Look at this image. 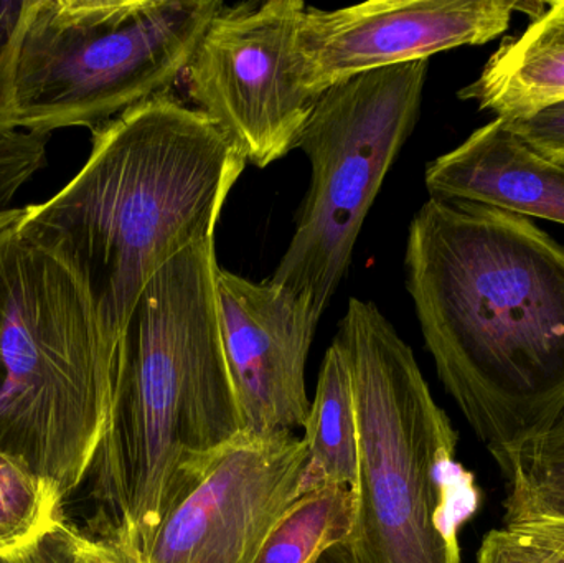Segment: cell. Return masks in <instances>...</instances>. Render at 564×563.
<instances>
[{
    "label": "cell",
    "instance_id": "cell-1",
    "mask_svg": "<svg viewBox=\"0 0 564 563\" xmlns=\"http://www.w3.org/2000/svg\"><path fill=\"white\" fill-rule=\"evenodd\" d=\"M404 273L437 377L507 478L564 416V245L532 218L430 198Z\"/></svg>",
    "mask_w": 564,
    "mask_h": 563
},
{
    "label": "cell",
    "instance_id": "cell-2",
    "mask_svg": "<svg viewBox=\"0 0 564 563\" xmlns=\"http://www.w3.org/2000/svg\"><path fill=\"white\" fill-rule=\"evenodd\" d=\"M215 237L169 261L119 344L108 422L89 466L93 528L141 554L165 516L243 435L221 340Z\"/></svg>",
    "mask_w": 564,
    "mask_h": 563
},
{
    "label": "cell",
    "instance_id": "cell-3",
    "mask_svg": "<svg viewBox=\"0 0 564 563\" xmlns=\"http://www.w3.org/2000/svg\"><path fill=\"white\" fill-rule=\"evenodd\" d=\"M91 132L82 171L45 204L23 208L19 225L72 264L121 340L152 277L215 237L248 161L208 116L171 93Z\"/></svg>",
    "mask_w": 564,
    "mask_h": 563
},
{
    "label": "cell",
    "instance_id": "cell-4",
    "mask_svg": "<svg viewBox=\"0 0 564 563\" xmlns=\"http://www.w3.org/2000/svg\"><path fill=\"white\" fill-rule=\"evenodd\" d=\"M19 220L0 230V452L65 501L101 442L121 340L72 264Z\"/></svg>",
    "mask_w": 564,
    "mask_h": 563
},
{
    "label": "cell",
    "instance_id": "cell-5",
    "mask_svg": "<svg viewBox=\"0 0 564 563\" xmlns=\"http://www.w3.org/2000/svg\"><path fill=\"white\" fill-rule=\"evenodd\" d=\"M334 343L354 387L358 563H463L460 531L480 505L457 436L411 347L368 301L351 297Z\"/></svg>",
    "mask_w": 564,
    "mask_h": 563
},
{
    "label": "cell",
    "instance_id": "cell-6",
    "mask_svg": "<svg viewBox=\"0 0 564 563\" xmlns=\"http://www.w3.org/2000/svg\"><path fill=\"white\" fill-rule=\"evenodd\" d=\"M224 3L30 0L13 72V124L96 129L171 91Z\"/></svg>",
    "mask_w": 564,
    "mask_h": 563
},
{
    "label": "cell",
    "instance_id": "cell-7",
    "mask_svg": "<svg viewBox=\"0 0 564 563\" xmlns=\"http://www.w3.org/2000/svg\"><path fill=\"white\" fill-rule=\"evenodd\" d=\"M427 59L371 69L318 96L295 148L311 185L273 278L317 316L337 293L365 218L420 116Z\"/></svg>",
    "mask_w": 564,
    "mask_h": 563
},
{
    "label": "cell",
    "instance_id": "cell-8",
    "mask_svg": "<svg viewBox=\"0 0 564 563\" xmlns=\"http://www.w3.org/2000/svg\"><path fill=\"white\" fill-rule=\"evenodd\" d=\"M301 0L221 7L185 69L195 108L264 169L285 158L318 96L305 75Z\"/></svg>",
    "mask_w": 564,
    "mask_h": 563
},
{
    "label": "cell",
    "instance_id": "cell-9",
    "mask_svg": "<svg viewBox=\"0 0 564 563\" xmlns=\"http://www.w3.org/2000/svg\"><path fill=\"white\" fill-rule=\"evenodd\" d=\"M307 448L294 433H243L165 516L142 563H253L305 488Z\"/></svg>",
    "mask_w": 564,
    "mask_h": 563
},
{
    "label": "cell",
    "instance_id": "cell-10",
    "mask_svg": "<svg viewBox=\"0 0 564 563\" xmlns=\"http://www.w3.org/2000/svg\"><path fill=\"white\" fill-rule=\"evenodd\" d=\"M545 3L519 0H370L344 9H305L301 42L314 95L371 69L427 59L502 35L513 13Z\"/></svg>",
    "mask_w": 564,
    "mask_h": 563
},
{
    "label": "cell",
    "instance_id": "cell-11",
    "mask_svg": "<svg viewBox=\"0 0 564 563\" xmlns=\"http://www.w3.org/2000/svg\"><path fill=\"white\" fill-rule=\"evenodd\" d=\"M218 317L228 369L248 435L304 429L305 364L321 316L271 280L257 283L218 267Z\"/></svg>",
    "mask_w": 564,
    "mask_h": 563
},
{
    "label": "cell",
    "instance_id": "cell-12",
    "mask_svg": "<svg viewBox=\"0 0 564 563\" xmlns=\"http://www.w3.org/2000/svg\"><path fill=\"white\" fill-rule=\"evenodd\" d=\"M431 198L469 202L564 225V164L536 154L502 119L430 162Z\"/></svg>",
    "mask_w": 564,
    "mask_h": 563
},
{
    "label": "cell",
    "instance_id": "cell-13",
    "mask_svg": "<svg viewBox=\"0 0 564 563\" xmlns=\"http://www.w3.org/2000/svg\"><path fill=\"white\" fill-rule=\"evenodd\" d=\"M459 98L502 121L564 101V32L533 19L525 32L499 46Z\"/></svg>",
    "mask_w": 564,
    "mask_h": 563
},
{
    "label": "cell",
    "instance_id": "cell-14",
    "mask_svg": "<svg viewBox=\"0 0 564 563\" xmlns=\"http://www.w3.org/2000/svg\"><path fill=\"white\" fill-rule=\"evenodd\" d=\"M302 442L308 456L307 492L322 486H341L354 491L358 476L354 387L344 354L335 343L325 353Z\"/></svg>",
    "mask_w": 564,
    "mask_h": 563
},
{
    "label": "cell",
    "instance_id": "cell-15",
    "mask_svg": "<svg viewBox=\"0 0 564 563\" xmlns=\"http://www.w3.org/2000/svg\"><path fill=\"white\" fill-rule=\"evenodd\" d=\"M355 519L357 499L350 488L312 489L285 512L253 563H318L328 549L350 541Z\"/></svg>",
    "mask_w": 564,
    "mask_h": 563
},
{
    "label": "cell",
    "instance_id": "cell-16",
    "mask_svg": "<svg viewBox=\"0 0 564 563\" xmlns=\"http://www.w3.org/2000/svg\"><path fill=\"white\" fill-rule=\"evenodd\" d=\"M62 506L52 485L0 452V555L22 551L62 524Z\"/></svg>",
    "mask_w": 564,
    "mask_h": 563
},
{
    "label": "cell",
    "instance_id": "cell-17",
    "mask_svg": "<svg viewBox=\"0 0 564 563\" xmlns=\"http://www.w3.org/2000/svg\"><path fill=\"white\" fill-rule=\"evenodd\" d=\"M506 489L503 524L564 521V420L520 459L506 478Z\"/></svg>",
    "mask_w": 564,
    "mask_h": 563
},
{
    "label": "cell",
    "instance_id": "cell-18",
    "mask_svg": "<svg viewBox=\"0 0 564 563\" xmlns=\"http://www.w3.org/2000/svg\"><path fill=\"white\" fill-rule=\"evenodd\" d=\"M29 6L30 0H0V138L19 132L13 124V72Z\"/></svg>",
    "mask_w": 564,
    "mask_h": 563
},
{
    "label": "cell",
    "instance_id": "cell-19",
    "mask_svg": "<svg viewBox=\"0 0 564 563\" xmlns=\"http://www.w3.org/2000/svg\"><path fill=\"white\" fill-rule=\"evenodd\" d=\"M507 122L536 154L556 164H564V101L549 106L529 118Z\"/></svg>",
    "mask_w": 564,
    "mask_h": 563
},
{
    "label": "cell",
    "instance_id": "cell-20",
    "mask_svg": "<svg viewBox=\"0 0 564 563\" xmlns=\"http://www.w3.org/2000/svg\"><path fill=\"white\" fill-rule=\"evenodd\" d=\"M58 531L68 563H142L138 554L112 539L89 538L65 521L58 526Z\"/></svg>",
    "mask_w": 564,
    "mask_h": 563
},
{
    "label": "cell",
    "instance_id": "cell-21",
    "mask_svg": "<svg viewBox=\"0 0 564 563\" xmlns=\"http://www.w3.org/2000/svg\"><path fill=\"white\" fill-rule=\"evenodd\" d=\"M477 563H560L542 549L519 538L506 528L484 535L477 552Z\"/></svg>",
    "mask_w": 564,
    "mask_h": 563
},
{
    "label": "cell",
    "instance_id": "cell-22",
    "mask_svg": "<svg viewBox=\"0 0 564 563\" xmlns=\"http://www.w3.org/2000/svg\"><path fill=\"white\" fill-rule=\"evenodd\" d=\"M507 531L525 539L535 548L552 555L555 561L564 563V521L556 519H529L503 524Z\"/></svg>",
    "mask_w": 564,
    "mask_h": 563
},
{
    "label": "cell",
    "instance_id": "cell-23",
    "mask_svg": "<svg viewBox=\"0 0 564 563\" xmlns=\"http://www.w3.org/2000/svg\"><path fill=\"white\" fill-rule=\"evenodd\" d=\"M58 526L35 544L13 554L0 555V563H68Z\"/></svg>",
    "mask_w": 564,
    "mask_h": 563
},
{
    "label": "cell",
    "instance_id": "cell-24",
    "mask_svg": "<svg viewBox=\"0 0 564 563\" xmlns=\"http://www.w3.org/2000/svg\"><path fill=\"white\" fill-rule=\"evenodd\" d=\"M540 22L552 29L562 30L564 32V0H556V2H546L545 9L535 17Z\"/></svg>",
    "mask_w": 564,
    "mask_h": 563
},
{
    "label": "cell",
    "instance_id": "cell-25",
    "mask_svg": "<svg viewBox=\"0 0 564 563\" xmlns=\"http://www.w3.org/2000/svg\"><path fill=\"white\" fill-rule=\"evenodd\" d=\"M318 563H358V559L354 545L347 541L328 549Z\"/></svg>",
    "mask_w": 564,
    "mask_h": 563
},
{
    "label": "cell",
    "instance_id": "cell-26",
    "mask_svg": "<svg viewBox=\"0 0 564 563\" xmlns=\"http://www.w3.org/2000/svg\"><path fill=\"white\" fill-rule=\"evenodd\" d=\"M23 208H9V210L0 212V230L9 227L13 221L19 220L22 217Z\"/></svg>",
    "mask_w": 564,
    "mask_h": 563
},
{
    "label": "cell",
    "instance_id": "cell-27",
    "mask_svg": "<svg viewBox=\"0 0 564 563\" xmlns=\"http://www.w3.org/2000/svg\"><path fill=\"white\" fill-rule=\"evenodd\" d=\"M563 420H564V416H563Z\"/></svg>",
    "mask_w": 564,
    "mask_h": 563
}]
</instances>
